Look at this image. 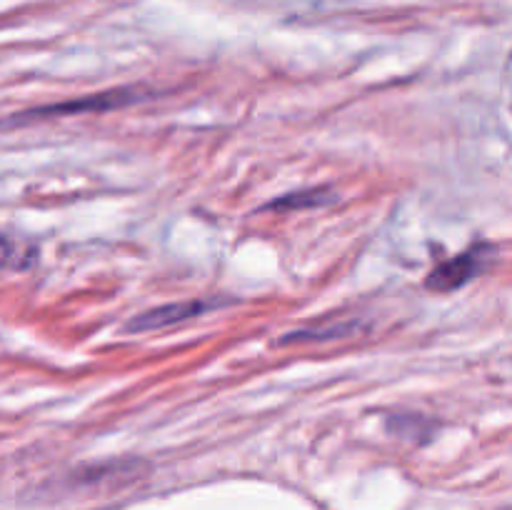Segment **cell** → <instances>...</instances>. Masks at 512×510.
<instances>
[{"mask_svg": "<svg viewBox=\"0 0 512 510\" xmlns=\"http://www.w3.org/2000/svg\"><path fill=\"white\" fill-rule=\"evenodd\" d=\"M235 300L225 298H195V300H183V303H168L160 305V308L145 310V313L135 315L133 320H128L125 330L128 333H148V330H160L170 328V325L185 323L190 318H198V315L210 313V310L225 308V305H233Z\"/></svg>", "mask_w": 512, "mask_h": 510, "instance_id": "obj_3", "label": "cell"}, {"mask_svg": "<svg viewBox=\"0 0 512 510\" xmlns=\"http://www.w3.org/2000/svg\"><path fill=\"white\" fill-rule=\"evenodd\" d=\"M148 98L143 88H115V90H103V93L83 95V98L65 100V103H53L43 105V108H30L23 113H15L13 118H8L10 125H25L33 123V120H48V118H68V115H80V113H108V110L128 108V105L140 103V100Z\"/></svg>", "mask_w": 512, "mask_h": 510, "instance_id": "obj_1", "label": "cell"}, {"mask_svg": "<svg viewBox=\"0 0 512 510\" xmlns=\"http://www.w3.org/2000/svg\"><path fill=\"white\" fill-rule=\"evenodd\" d=\"M335 198H338V195L328 188H305L270 200L268 205H263V210H273V213H295V210L323 208V205L335 203Z\"/></svg>", "mask_w": 512, "mask_h": 510, "instance_id": "obj_4", "label": "cell"}, {"mask_svg": "<svg viewBox=\"0 0 512 510\" xmlns=\"http://www.w3.org/2000/svg\"><path fill=\"white\" fill-rule=\"evenodd\" d=\"M358 330H363L360 320H340V323H323V325H308V328L293 330V333L285 335L280 343H318V340H335V338H348L355 335Z\"/></svg>", "mask_w": 512, "mask_h": 510, "instance_id": "obj_5", "label": "cell"}, {"mask_svg": "<svg viewBox=\"0 0 512 510\" xmlns=\"http://www.w3.org/2000/svg\"><path fill=\"white\" fill-rule=\"evenodd\" d=\"M488 263L490 250L485 245H475V248L435 265L433 273L425 280V288L433 290V293H455V290L465 288L470 280L478 278L488 268Z\"/></svg>", "mask_w": 512, "mask_h": 510, "instance_id": "obj_2", "label": "cell"}, {"mask_svg": "<svg viewBox=\"0 0 512 510\" xmlns=\"http://www.w3.org/2000/svg\"><path fill=\"white\" fill-rule=\"evenodd\" d=\"M38 250L33 243H15L13 235H3V268L5 270H25L35 263Z\"/></svg>", "mask_w": 512, "mask_h": 510, "instance_id": "obj_7", "label": "cell"}, {"mask_svg": "<svg viewBox=\"0 0 512 510\" xmlns=\"http://www.w3.org/2000/svg\"><path fill=\"white\" fill-rule=\"evenodd\" d=\"M388 430L398 438L410 440V443H428L435 433V423L433 420L423 418V415H393L388 420Z\"/></svg>", "mask_w": 512, "mask_h": 510, "instance_id": "obj_6", "label": "cell"}]
</instances>
